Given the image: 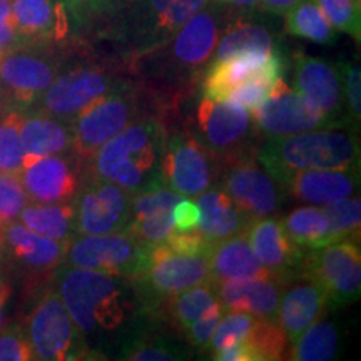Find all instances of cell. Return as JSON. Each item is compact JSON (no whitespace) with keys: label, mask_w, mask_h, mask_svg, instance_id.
Returning a JSON list of instances; mask_svg holds the SVG:
<instances>
[{"label":"cell","mask_w":361,"mask_h":361,"mask_svg":"<svg viewBox=\"0 0 361 361\" xmlns=\"http://www.w3.org/2000/svg\"><path fill=\"white\" fill-rule=\"evenodd\" d=\"M57 293L84 340L101 343L128 328L141 316L137 296L129 278L106 274L62 263L56 273Z\"/></svg>","instance_id":"2"},{"label":"cell","mask_w":361,"mask_h":361,"mask_svg":"<svg viewBox=\"0 0 361 361\" xmlns=\"http://www.w3.org/2000/svg\"><path fill=\"white\" fill-rule=\"evenodd\" d=\"M206 258L209 266V281L213 284L233 278L271 276L269 271L256 258L247 238L243 234L214 243L207 251Z\"/></svg>","instance_id":"29"},{"label":"cell","mask_w":361,"mask_h":361,"mask_svg":"<svg viewBox=\"0 0 361 361\" xmlns=\"http://www.w3.org/2000/svg\"><path fill=\"white\" fill-rule=\"evenodd\" d=\"M221 183V189L251 219L269 216L281 207L283 188L259 164L256 154L226 166Z\"/></svg>","instance_id":"20"},{"label":"cell","mask_w":361,"mask_h":361,"mask_svg":"<svg viewBox=\"0 0 361 361\" xmlns=\"http://www.w3.org/2000/svg\"><path fill=\"white\" fill-rule=\"evenodd\" d=\"M151 104L157 109L152 97L141 89V85L137 87L134 82L126 84L109 96L99 99L71 123L72 154L85 168L99 147L134 121L147 116L144 112H147Z\"/></svg>","instance_id":"7"},{"label":"cell","mask_w":361,"mask_h":361,"mask_svg":"<svg viewBox=\"0 0 361 361\" xmlns=\"http://www.w3.org/2000/svg\"><path fill=\"white\" fill-rule=\"evenodd\" d=\"M78 4H79V7L82 8L84 16L87 17V20L90 24V30H92V25L96 24L99 17H101L102 13L109 8L112 0H78Z\"/></svg>","instance_id":"49"},{"label":"cell","mask_w":361,"mask_h":361,"mask_svg":"<svg viewBox=\"0 0 361 361\" xmlns=\"http://www.w3.org/2000/svg\"><path fill=\"white\" fill-rule=\"evenodd\" d=\"M2 246H4V224H0V255H2Z\"/></svg>","instance_id":"53"},{"label":"cell","mask_w":361,"mask_h":361,"mask_svg":"<svg viewBox=\"0 0 361 361\" xmlns=\"http://www.w3.org/2000/svg\"><path fill=\"white\" fill-rule=\"evenodd\" d=\"M323 211L328 218L335 241H340V239H356V241H360V196H348L326 202V204H323Z\"/></svg>","instance_id":"38"},{"label":"cell","mask_w":361,"mask_h":361,"mask_svg":"<svg viewBox=\"0 0 361 361\" xmlns=\"http://www.w3.org/2000/svg\"><path fill=\"white\" fill-rule=\"evenodd\" d=\"M12 288L7 281L0 283V328L4 326V316H6V305L11 300Z\"/></svg>","instance_id":"52"},{"label":"cell","mask_w":361,"mask_h":361,"mask_svg":"<svg viewBox=\"0 0 361 361\" xmlns=\"http://www.w3.org/2000/svg\"><path fill=\"white\" fill-rule=\"evenodd\" d=\"M340 346V333L335 323L316 322L305 329L291 350V360L296 361H329L335 360Z\"/></svg>","instance_id":"35"},{"label":"cell","mask_w":361,"mask_h":361,"mask_svg":"<svg viewBox=\"0 0 361 361\" xmlns=\"http://www.w3.org/2000/svg\"><path fill=\"white\" fill-rule=\"evenodd\" d=\"M360 188V168L355 169H301L288 176L284 192L310 204H326L353 196Z\"/></svg>","instance_id":"27"},{"label":"cell","mask_w":361,"mask_h":361,"mask_svg":"<svg viewBox=\"0 0 361 361\" xmlns=\"http://www.w3.org/2000/svg\"><path fill=\"white\" fill-rule=\"evenodd\" d=\"M300 0H259V11L269 16H284Z\"/></svg>","instance_id":"50"},{"label":"cell","mask_w":361,"mask_h":361,"mask_svg":"<svg viewBox=\"0 0 361 361\" xmlns=\"http://www.w3.org/2000/svg\"><path fill=\"white\" fill-rule=\"evenodd\" d=\"M201 219L197 233L209 243L245 234L251 218L243 213L221 188H209L197 196Z\"/></svg>","instance_id":"28"},{"label":"cell","mask_w":361,"mask_h":361,"mask_svg":"<svg viewBox=\"0 0 361 361\" xmlns=\"http://www.w3.org/2000/svg\"><path fill=\"white\" fill-rule=\"evenodd\" d=\"M266 16L268 13L261 11H231L216 45L213 61H219V59L239 52H284L281 34Z\"/></svg>","instance_id":"23"},{"label":"cell","mask_w":361,"mask_h":361,"mask_svg":"<svg viewBox=\"0 0 361 361\" xmlns=\"http://www.w3.org/2000/svg\"><path fill=\"white\" fill-rule=\"evenodd\" d=\"M19 221L34 233L56 241L69 243L74 236V206L71 202H32L27 204Z\"/></svg>","instance_id":"31"},{"label":"cell","mask_w":361,"mask_h":361,"mask_svg":"<svg viewBox=\"0 0 361 361\" xmlns=\"http://www.w3.org/2000/svg\"><path fill=\"white\" fill-rule=\"evenodd\" d=\"M4 111H6V109H4ZM4 111H0V114H2V112H4Z\"/></svg>","instance_id":"56"},{"label":"cell","mask_w":361,"mask_h":361,"mask_svg":"<svg viewBox=\"0 0 361 361\" xmlns=\"http://www.w3.org/2000/svg\"><path fill=\"white\" fill-rule=\"evenodd\" d=\"M276 82H268V80L261 79L250 80V82L241 84L236 89H233L228 94V97H226V101L238 104V106L245 107L247 111H255L271 97L274 87H276Z\"/></svg>","instance_id":"43"},{"label":"cell","mask_w":361,"mask_h":361,"mask_svg":"<svg viewBox=\"0 0 361 361\" xmlns=\"http://www.w3.org/2000/svg\"><path fill=\"white\" fill-rule=\"evenodd\" d=\"M4 281H7V279L4 278V273H2V266H0V283H4Z\"/></svg>","instance_id":"55"},{"label":"cell","mask_w":361,"mask_h":361,"mask_svg":"<svg viewBox=\"0 0 361 361\" xmlns=\"http://www.w3.org/2000/svg\"><path fill=\"white\" fill-rule=\"evenodd\" d=\"M12 16L25 47H66L90 30L78 0H12Z\"/></svg>","instance_id":"9"},{"label":"cell","mask_w":361,"mask_h":361,"mask_svg":"<svg viewBox=\"0 0 361 361\" xmlns=\"http://www.w3.org/2000/svg\"><path fill=\"white\" fill-rule=\"evenodd\" d=\"M25 333L35 360L71 361L87 358L89 345L72 322L57 290H47L34 306Z\"/></svg>","instance_id":"12"},{"label":"cell","mask_w":361,"mask_h":361,"mask_svg":"<svg viewBox=\"0 0 361 361\" xmlns=\"http://www.w3.org/2000/svg\"><path fill=\"white\" fill-rule=\"evenodd\" d=\"M286 283L278 276L233 278L216 283L219 303L224 311H246L276 322L279 301Z\"/></svg>","instance_id":"25"},{"label":"cell","mask_w":361,"mask_h":361,"mask_svg":"<svg viewBox=\"0 0 361 361\" xmlns=\"http://www.w3.org/2000/svg\"><path fill=\"white\" fill-rule=\"evenodd\" d=\"M25 49L12 16V0H0V57Z\"/></svg>","instance_id":"46"},{"label":"cell","mask_w":361,"mask_h":361,"mask_svg":"<svg viewBox=\"0 0 361 361\" xmlns=\"http://www.w3.org/2000/svg\"><path fill=\"white\" fill-rule=\"evenodd\" d=\"M85 176V168L72 152L25 161L19 174L29 201L71 202Z\"/></svg>","instance_id":"21"},{"label":"cell","mask_w":361,"mask_h":361,"mask_svg":"<svg viewBox=\"0 0 361 361\" xmlns=\"http://www.w3.org/2000/svg\"><path fill=\"white\" fill-rule=\"evenodd\" d=\"M233 12H255L259 11V0H214Z\"/></svg>","instance_id":"51"},{"label":"cell","mask_w":361,"mask_h":361,"mask_svg":"<svg viewBox=\"0 0 361 361\" xmlns=\"http://www.w3.org/2000/svg\"><path fill=\"white\" fill-rule=\"evenodd\" d=\"M256 319H258V316L246 313V311H226V314L223 313L218 326L214 329L207 350L213 353V351L223 348L226 345H231V343L247 341Z\"/></svg>","instance_id":"40"},{"label":"cell","mask_w":361,"mask_h":361,"mask_svg":"<svg viewBox=\"0 0 361 361\" xmlns=\"http://www.w3.org/2000/svg\"><path fill=\"white\" fill-rule=\"evenodd\" d=\"M67 243L34 233L20 221L4 226L2 252L32 276L56 273L66 259Z\"/></svg>","instance_id":"24"},{"label":"cell","mask_w":361,"mask_h":361,"mask_svg":"<svg viewBox=\"0 0 361 361\" xmlns=\"http://www.w3.org/2000/svg\"><path fill=\"white\" fill-rule=\"evenodd\" d=\"M20 141L25 151V161L52 154H67L72 152L71 124L40 112H22Z\"/></svg>","instance_id":"30"},{"label":"cell","mask_w":361,"mask_h":361,"mask_svg":"<svg viewBox=\"0 0 361 361\" xmlns=\"http://www.w3.org/2000/svg\"><path fill=\"white\" fill-rule=\"evenodd\" d=\"M201 213L191 200H179L173 207V229L178 233L197 231Z\"/></svg>","instance_id":"48"},{"label":"cell","mask_w":361,"mask_h":361,"mask_svg":"<svg viewBox=\"0 0 361 361\" xmlns=\"http://www.w3.org/2000/svg\"><path fill=\"white\" fill-rule=\"evenodd\" d=\"M286 286L288 290L283 291L279 301L276 323L283 329L288 343L295 345L305 329L322 318L328 300L318 283L301 274L290 279Z\"/></svg>","instance_id":"26"},{"label":"cell","mask_w":361,"mask_h":361,"mask_svg":"<svg viewBox=\"0 0 361 361\" xmlns=\"http://www.w3.org/2000/svg\"><path fill=\"white\" fill-rule=\"evenodd\" d=\"M151 250L126 229L109 234H74L67 243L64 263L133 279L147 268Z\"/></svg>","instance_id":"13"},{"label":"cell","mask_w":361,"mask_h":361,"mask_svg":"<svg viewBox=\"0 0 361 361\" xmlns=\"http://www.w3.org/2000/svg\"><path fill=\"white\" fill-rule=\"evenodd\" d=\"M284 29L293 37L322 45H331L338 39V32L326 20L314 0H300L284 13Z\"/></svg>","instance_id":"34"},{"label":"cell","mask_w":361,"mask_h":361,"mask_svg":"<svg viewBox=\"0 0 361 361\" xmlns=\"http://www.w3.org/2000/svg\"><path fill=\"white\" fill-rule=\"evenodd\" d=\"M293 89L313 102L318 109L336 119L343 128H356L346 107L340 62L296 52L293 57Z\"/></svg>","instance_id":"19"},{"label":"cell","mask_w":361,"mask_h":361,"mask_svg":"<svg viewBox=\"0 0 361 361\" xmlns=\"http://www.w3.org/2000/svg\"><path fill=\"white\" fill-rule=\"evenodd\" d=\"M336 32L361 39V0H314Z\"/></svg>","instance_id":"39"},{"label":"cell","mask_w":361,"mask_h":361,"mask_svg":"<svg viewBox=\"0 0 361 361\" xmlns=\"http://www.w3.org/2000/svg\"><path fill=\"white\" fill-rule=\"evenodd\" d=\"M224 310L221 303L214 305L213 308L207 310L204 314L201 316V318H197L196 322H194L191 326L188 329H184V336H186L188 343L194 348L197 350H202L206 351L209 348V341L211 338H213V333L216 326H218L221 316H223Z\"/></svg>","instance_id":"44"},{"label":"cell","mask_w":361,"mask_h":361,"mask_svg":"<svg viewBox=\"0 0 361 361\" xmlns=\"http://www.w3.org/2000/svg\"><path fill=\"white\" fill-rule=\"evenodd\" d=\"M129 82L130 80L114 66L94 62L78 64L59 72L57 78L35 102L32 111L71 124L80 112L96 104L99 99L109 96Z\"/></svg>","instance_id":"8"},{"label":"cell","mask_w":361,"mask_h":361,"mask_svg":"<svg viewBox=\"0 0 361 361\" xmlns=\"http://www.w3.org/2000/svg\"><path fill=\"white\" fill-rule=\"evenodd\" d=\"M184 130L226 168L236 159L256 154V128L250 111L229 101L202 97L188 114Z\"/></svg>","instance_id":"6"},{"label":"cell","mask_w":361,"mask_h":361,"mask_svg":"<svg viewBox=\"0 0 361 361\" xmlns=\"http://www.w3.org/2000/svg\"><path fill=\"white\" fill-rule=\"evenodd\" d=\"M252 121L266 137L291 135L316 129L343 128L336 119L310 102L308 99L290 89L279 79L268 101L252 111ZM355 129V128H353Z\"/></svg>","instance_id":"16"},{"label":"cell","mask_w":361,"mask_h":361,"mask_svg":"<svg viewBox=\"0 0 361 361\" xmlns=\"http://www.w3.org/2000/svg\"><path fill=\"white\" fill-rule=\"evenodd\" d=\"M256 159L283 188L284 180L295 171L360 168V139L353 128L274 135L259 144Z\"/></svg>","instance_id":"5"},{"label":"cell","mask_w":361,"mask_h":361,"mask_svg":"<svg viewBox=\"0 0 361 361\" xmlns=\"http://www.w3.org/2000/svg\"><path fill=\"white\" fill-rule=\"evenodd\" d=\"M209 0H112L92 25L104 42L124 62L169 40Z\"/></svg>","instance_id":"3"},{"label":"cell","mask_w":361,"mask_h":361,"mask_svg":"<svg viewBox=\"0 0 361 361\" xmlns=\"http://www.w3.org/2000/svg\"><path fill=\"white\" fill-rule=\"evenodd\" d=\"M281 224L286 236L303 251L335 243L328 218L322 207H298L281 221Z\"/></svg>","instance_id":"32"},{"label":"cell","mask_w":361,"mask_h":361,"mask_svg":"<svg viewBox=\"0 0 361 361\" xmlns=\"http://www.w3.org/2000/svg\"><path fill=\"white\" fill-rule=\"evenodd\" d=\"M245 234L256 258L271 274L284 283L298 276L306 252L286 236L281 221L269 216L255 218L250 221Z\"/></svg>","instance_id":"22"},{"label":"cell","mask_w":361,"mask_h":361,"mask_svg":"<svg viewBox=\"0 0 361 361\" xmlns=\"http://www.w3.org/2000/svg\"><path fill=\"white\" fill-rule=\"evenodd\" d=\"M169 316L180 331L188 329L191 324L201 318L207 310L219 303L218 293L211 281L188 288V290L176 293L169 298Z\"/></svg>","instance_id":"36"},{"label":"cell","mask_w":361,"mask_h":361,"mask_svg":"<svg viewBox=\"0 0 361 361\" xmlns=\"http://www.w3.org/2000/svg\"><path fill=\"white\" fill-rule=\"evenodd\" d=\"M133 194L111 180L85 174L75 192L74 234H109L124 231L130 218Z\"/></svg>","instance_id":"15"},{"label":"cell","mask_w":361,"mask_h":361,"mask_svg":"<svg viewBox=\"0 0 361 361\" xmlns=\"http://www.w3.org/2000/svg\"><path fill=\"white\" fill-rule=\"evenodd\" d=\"M6 109V106H4V97H2V90H0V111Z\"/></svg>","instance_id":"54"},{"label":"cell","mask_w":361,"mask_h":361,"mask_svg":"<svg viewBox=\"0 0 361 361\" xmlns=\"http://www.w3.org/2000/svg\"><path fill=\"white\" fill-rule=\"evenodd\" d=\"M141 313H154L176 293L209 281L206 255H180L162 243L151 250L147 268L130 279Z\"/></svg>","instance_id":"10"},{"label":"cell","mask_w":361,"mask_h":361,"mask_svg":"<svg viewBox=\"0 0 361 361\" xmlns=\"http://www.w3.org/2000/svg\"><path fill=\"white\" fill-rule=\"evenodd\" d=\"M32 360H35L32 346H30L25 328L22 324L11 323L0 328V361Z\"/></svg>","instance_id":"42"},{"label":"cell","mask_w":361,"mask_h":361,"mask_svg":"<svg viewBox=\"0 0 361 361\" xmlns=\"http://www.w3.org/2000/svg\"><path fill=\"white\" fill-rule=\"evenodd\" d=\"M22 112L6 109L0 114V174L19 176L24 169L25 151L20 141Z\"/></svg>","instance_id":"37"},{"label":"cell","mask_w":361,"mask_h":361,"mask_svg":"<svg viewBox=\"0 0 361 361\" xmlns=\"http://www.w3.org/2000/svg\"><path fill=\"white\" fill-rule=\"evenodd\" d=\"M121 360L130 361H174L191 358V348L186 343L154 333L134 331L126 335L121 346Z\"/></svg>","instance_id":"33"},{"label":"cell","mask_w":361,"mask_h":361,"mask_svg":"<svg viewBox=\"0 0 361 361\" xmlns=\"http://www.w3.org/2000/svg\"><path fill=\"white\" fill-rule=\"evenodd\" d=\"M166 137L168 128L162 119L144 116L99 147L87 162L85 174L119 184L133 196L164 184Z\"/></svg>","instance_id":"4"},{"label":"cell","mask_w":361,"mask_h":361,"mask_svg":"<svg viewBox=\"0 0 361 361\" xmlns=\"http://www.w3.org/2000/svg\"><path fill=\"white\" fill-rule=\"evenodd\" d=\"M61 67V59L49 47H25L0 57V90L6 109L32 111Z\"/></svg>","instance_id":"14"},{"label":"cell","mask_w":361,"mask_h":361,"mask_svg":"<svg viewBox=\"0 0 361 361\" xmlns=\"http://www.w3.org/2000/svg\"><path fill=\"white\" fill-rule=\"evenodd\" d=\"M286 72L284 52H239L213 61L201 79V96L213 101H226L228 94L238 85L250 80L276 82Z\"/></svg>","instance_id":"18"},{"label":"cell","mask_w":361,"mask_h":361,"mask_svg":"<svg viewBox=\"0 0 361 361\" xmlns=\"http://www.w3.org/2000/svg\"><path fill=\"white\" fill-rule=\"evenodd\" d=\"M164 243L171 247V250L180 252V255H207V251L213 246V243L207 241V239L197 231L178 233L174 231V229L171 231Z\"/></svg>","instance_id":"47"},{"label":"cell","mask_w":361,"mask_h":361,"mask_svg":"<svg viewBox=\"0 0 361 361\" xmlns=\"http://www.w3.org/2000/svg\"><path fill=\"white\" fill-rule=\"evenodd\" d=\"M341 78H343V92H345L346 107H348L350 117L358 126L361 119V72L360 64L355 62H340Z\"/></svg>","instance_id":"45"},{"label":"cell","mask_w":361,"mask_h":361,"mask_svg":"<svg viewBox=\"0 0 361 361\" xmlns=\"http://www.w3.org/2000/svg\"><path fill=\"white\" fill-rule=\"evenodd\" d=\"M29 204V197L20 178L16 174H0V224L19 219L22 209Z\"/></svg>","instance_id":"41"},{"label":"cell","mask_w":361,"mask_h":361,"mask_svg":"<svg viewBox=\"0 0 361 361\" xmlns=\"http://www.w3.org/2000/svg\"><path fill=\"white\" fill-rule=\"evenodd\" d=\"M229 13V8L209 0L169 40L126 62L141 78L142 89L154 99L157 111H178L179 104L192 96L213 61Z\"/></svg>","instance_id":"1"},{"label":"cell","mask_w":361,"mask_h":361,"mask_svg":"<svg viewBox=\"0 0 361 361\" xmlns=\"http://www.w3.org/2000/svg\"><path fill=\"white\" fill-rule=\"evenodd\" d=\"M301 276L322 286L333 310L356 303L361 295V255L356 239H340L326 246L306 251Z\"/></svg>","instance_id":"11"},{"label":"cell","mask_w":361,"mask_h":361,"mask_svg":"<svg viewBox=\"0 0 361 361\" xmlns=\"http://www.w3.org/2000/svg\"><path fill=\"white\" fill-rule=\"evenodd\" d=\"M219 162L186 130L166 137L162 156V183L179 196H200L216 179Z\"/></svg>","instance_id":"17"}]
</instances>
